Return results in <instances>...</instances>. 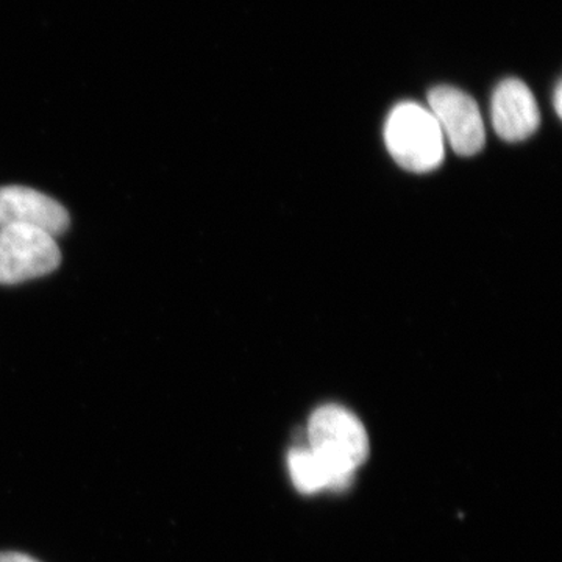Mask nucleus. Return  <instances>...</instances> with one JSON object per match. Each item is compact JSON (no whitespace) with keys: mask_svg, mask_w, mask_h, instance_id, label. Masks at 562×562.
I'll return each mask as SVG.
<instances>
[{"mask_svg":"<svg viewBox=\"0 0 562 562\" xmlns=\"http://www.w3.org/2000/svg\"><path fill=\"white\" fill-rule=\"evenodd\" d=\"M69 222L65 206L43 192L24 187L0 188V228L20 225L55 238L68 231Z\"/></svg>","mask_w":562,"mask_h":562,"instance_id":"nucleus-5","label":"nucleus"},{"mask_svg":"<svg viewBox=\"0 0 562 562\" xmlns=\"http://www.w3.org/2000/svg\"><path fill=\"white\" fill-rule=\"evenodd\" d=\"M61 254L54 236L36 228H0V284H18L54 272Z\"/></svg>","mask_w":562,"mask_h":562,"instance_id":"nucleus-3","label":"nucleus"},{"mask_svg":"<svg viewBox=\"0 0 562 562\" xmlns=\"http://www.w3.org/2000/svg\"><path fill=\"white\" fill-rule=\"evenodd\" d=\"M561 103H562V87L558 83L557 90H554V109H557L558 116H561Z\"/></svg>","mask_w":562,"mask_h":562,"instance_id":"nucleus-9","label":"nucleus"},{"mask_svg":"<svg viewBox=\"0 0 562 562\" xmlns=\"http://www.w3.org/2000/svg\"><path fill=\"white\" fill-rule=\"evenodd\" d=\"M387 150L408 172L435 171L443 160V135L430 110L419 103L395 106L384 127Z\"/></svg>","mask_w":562,"mask_h":562,"instance_id":"nucleus-2","label":"nucleus"},{"mask_svg":"<svg viewBox=\"0 0 562 562\" xmlns=\"http://www.w3.org/2000/svg\"><path fill=\"white\" fill-rule=\"evenodd\" d=\"M492 124L502 139L517 143L530 138L541 124V113L524 81L506 79L492 95Z\"/></svg>","mask_w":562,"mask_h":562,"instance_id":"nucleus-6","label":"nucleus"},{"mask_svg":"<svg viewBox=\"0 0 562 562\" xmlns=\"http://www.w3.org/2000/svg\"><path fill=\"white\" fill-rule=\"evenodd\" d=\"M310 449L331 472L330 490L349 486L353 473L368 460L369 438L364 425L338 405H325L316 409L308 424Z\"/></svg>","mask_w":562,"mask_h":562,"instance_id":"nucleus-1","label":"nucleus"},{"mask_svg":"<svg viewBox=\"0 0 562 562\" xmlns=\"http://www.w3.org/2000/svg\"><path fill=\"white\" fill-rule=\"evenodd\" d=\"M428 105L442 135L462 157H472L484 147L486 132L479 105L457 88L438 87L428 92Z\"/></svg>","mask_w":562,"mask_h":562,"instance_id":"nucleus-4","label":"nucleus"},{"mask_svg":"<svg viewBox=\"0 0 562 562\" xmlns=\"http://www.w3.org/2000/svg\"><path fill=\"white\" fill-rule=\"evenodd\" d=\"M0 562H40L29 554L18 552H3L0 553Z\"/></svg>","mask_w":562,"mask_h":562,"instance_id":"nucleus-8","label":"nucleus"},{"mask_svg":"<svg viewBox=\"0 0 562 562\" xmlns=\"http://www.w3.org/2000/svg\"><path fill=\"white\" fill-rule=\"evenodd\" d=\"M288 464H290L292 483L303 494H314L325 487H331V472L310 447L291 450Z\"/></svg>","mask_w":562,"mask_h":562,"instance_id":"nucleus-7","label":"nucleus"}]
</instances>
